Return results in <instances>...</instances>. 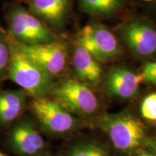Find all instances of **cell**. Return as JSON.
Listing matches in <instances>:
<instances>
[{"instance_id":"cell-5","label":"cell","mask_w":156,"mask_h":156,"mask_svg":"<svg viewBox=\"0 0 156 156\" xmlns=\"http://www.w3.org/2000/svg\"><path fill=\"white\" fill-rule=\"evenodd\" d=\"M15 43L23 53L54 79L61 76L66 70L68 46L66 41L60 36L54 41L34 46H25Z\"/></svg>"},{"instance_id":"cell-12","label":"cell","mask_w":156,"mask_h":156,"mask_svg":"<svg viewBox=\"0 0 156 156\" xmlns=\"http://www.w3.org/2000/svg\"><path fill=\"white\" fill-rule=\"evenodd\" d=\"M72 63L75 73L83 83L95 85L101 82L103 68L100 62L77 44L74 48Z\"/></svg>"},{"instance_id":"cell-19","label":"cell","mask_w":156,"mask_h":156,"mask_svg":"<svg viewBox=\"0 0 156 156\" xmlns=\"http://www.w3.org/2000/svg\"><path fill=\"white\" fill-rule=\"evenodd\" d=\"M148 145L151 148V151H153L156 153V136L152 137L151 139H147L146 140Z\"/></svg>"},{"instance_id":"cell-17","label":"cell","mask_w":156,"mask_h":156,"mask_svg":"<svg viewBox=\"0 0 156 156\" xmlns=\"http://www.w3.org/2000/svg\"><path fill=\"white\" fill-rule=\"evenodd\" d=\"M140 112L145 119L156 122V93H151L143 99Z\"/></svg>"},{"instance_id":"cell-14","label":"cell","mask_w":156,"mask_h":156,"mask_svg":"<svg viewBox=\"0 0 156 156\" xmlns=\"http://www.w3.org/2000/svg\"><path fill=\"white\" fill-rule=\"evenodd\" d=\"M81 10L93 17L106 18L122 8L123 0H79Z\"/></svg>"},{"instance_id":"cell-8","label":"cell","mask_w":156,"mask_h":156,"mask_svg":"<svg viewBox=\"0 0 156 156\" xmlns=\"http://www.w3.org/2000/svg\"><path fill=\"white\" fill-rule=\"evenodd\" d=\"M121 39L140 57L156 55V26L145 20H134L123 24L119 30Z\"/></svg>"},{"instance_id":"cell-10","label":"cell","mask_w":156,"mask_h":156,"mask_svg":"<svg viewBox=\"0 0 156 156\" xmlns=\"http://www.w3.org/2000/svg\"><path fill=\"white\" fill-rule=\"evenodd\" d=\"M142 82L141 74H136L124 67H115L107 73L104 87L109 96L129 99L136 95Z\"/></svg>"},{"instance_id":"cell-6","label":"cell","mask_w":156,"mask_h":156,"mask_svg":"<svg viewBox=\"0 0 156 156\" xmlns=\"http://www.w3.org/2000/svg\"><path fill=\"white\" fill-rule=\"evenodd\" d=\"M76 44L86 49L100 62H106L119 55V44L106 26L90 24L83 27L77 34Z\"/></svg>"},{"instance_id":"cell-3","label":"cell","mask_w":156,"mask_h":156,"mask_svg":"<svg viewBox=\"0 0 156 156\" xmlns=\"http://www.w3.org/2000/svg\"><path fill=\"white\" fill-rule=\"evenodd\" d=\"M100 126L119 151H132L147 140L145 126L131 114L108 115L101 120Z\"/></svg>"},{"instance_id":"cell-4","label":"cell","mask_w":156,"mask_h":156,"mask_svg":"<svg viewBox=\"0 0 156 156\" xmlns=\"http://www.w3.org/2000/svg\"><path fill=\"white\" fill-rule=\"evenodd\" d=\"M52 96L71 114L87 116L96 112L97 98L87 84L75 79H66L54 84Z\"/></svg>"},{"instance_id":"cell-7","label":"cell","mask_w":156,"mask_h":156,"mask_svg":"<svg viewBox=\"0 0 156 156\" xmlns=\"http://www.w3.org/2000/svg\"><path fill=\"white\" fill-rule=\"evenodd\" d=\"M30 108L39 123L50 133L65 134L75 128V117L54 98H34Z\"/></svg>"},{"instance_id":"cell-13","label":"cell","mask_w":156,"mask_h":156,"mask_svg":"<svg viewBox=\"0 0 156 156\" xmlns=\"http://www.w3.org/2000/svg\"><path fill=\"white\" fill-rule=\"evenodd\" d=\"M28 95L20 90H0V126H7L24 112Z\"/></svg>"},{"instance_id":"cell-21","label":"cell","mask_w":156,"mask_h":156,"mask_svg":"<svg viewBox=\"0 0 156 156\" xmlns=\"http://www.w3.org/2000/svg\"><path fill=\"white\" fill-rule=\"evenodd\" d=\"M146 4L152 6L154 8H156V0H142Z\"/></svg>"},{"instance_id":"cell-16","label":"cell","mask_w":156,"mask_h":156,"mask_svg":"<svg viewBox=\"0 0 156 156\" xmlns=\"http://www.w3.org/2000/svg\"><path fill=\"white\" fill-rule=\"evenodd\" d=\"M67 156H108L103 146L94 142H83L72 147Z\"/></svg>"},{"instance_id":"cell-22","label":"cell","mask_w":156,"mask_h":156,"mask_svg":"<svg viewBox=\"0 0 156 156\" xmlns=\"http://www.w3.org/2000/svg\"><path fill=\"white\" fill-rule=\"evenodd\" d=\"M0 156H6L5 155H4L2 153H0Z\"/></svg>"},{"instance_id":"cell-15","label":"cell","mask_w":156,"mask_h":156,"mask_svg":"<svg viewBox=\"0 0 156 156\" xmlns=\"http://www.w3.org/2000/svg\"><path fill=\"white\" fill-rule=\"evenodd\" d=\"M12 46L7 30L0 25V83L7 80Z\"/></svg>"},{"instance_id":"cell-1","label":"cell","mask_w":156,"mask_h":156,"mask_svg":"<svg viewBox=\"0 0 156 156\" xmlns=\"http://www.w3.org/2000/svg\"><path fill=\"white\" fill-rule=\"evenodd\" d=\"M2 12L7 34L17 44L34 46L54 41L59 37L18 0L4 4Z\"/></svg>"},{"instance_id":"cell-9","label":"cell","mask_w":156,"mask_h":156,"mask_svg":"<svg viewBox=\"0 0 156 156\" xmlns=\"http://www.w3.org/2000/svg\"><path fill=\"white\" fill-rule=\"evenodd\" d=\"M29 11L58 34L65 29L73 10V0H18Z\"/></svg>"},{"instance_id":"cell-23","label":"cell","mask_w":156,"mask_h":156,"mask_svg":"<svg viewBox=\"0 0 156 156\" xmlns=\"http://www.w3.org/2000/svg\"><path fill=\"white\" fill-rule=\"evenodd\" d=\"M155 128H156V124H155Z\"/></svg>"},{"instance_id":"cell-11","label":"cell","mask_w":156,"mask_h":156,"mask_svg":"<svg viewBox=\"0 0 156 156\" xmlns=\"http://www.w3.org/2000/svg\"><path fill=\"white\" fill-rule=\"evenodd\" d=\"M9 144L23 156H36L44 151V138L30 123L23 122L14 126L9 135Z\"/></svg>"},{"instance_id":"cell-2","label":"cell","mask_w":156,"mask_h":156,"mask_svg":"<svg viewBox=\"0 0 156 156\" xmlns=\"http://www.w3.org/2000/svg\"><path fill=\"white\" fill-rule=\"evenodd\" d=\"M9 39L12 54L7 80L19 85L28 96H48L54 85V78L23 53L10 37Z\"/></svg>"},{"instance_id":"cell-20","label":"cell","mask_w":156,"mask_h":156,"mask_svg":"<svg viewBox=\"0 0 156 156\" xmlns=\"http://www.w3.org/2000/svg\"><path fill=\"white\" fill-rule=\"evenodd\" d=\"M136 156H156V153L154 151H142L140 152Z\"/></svg>"},{"instance_id":"cell-18","label":"cell","mask_w":156,"mask_h":156,"mask_svg":"<svg viewBox=\"0 0 156 156\" xmlns=\"http://www.w3.org/2000/svg\"><path fill=\"white\" fill-rule=\"evenodd\" d=\"M140 74L142 77V82L156 85V61L146 62Z\"/></svg>"}]
</instances>
